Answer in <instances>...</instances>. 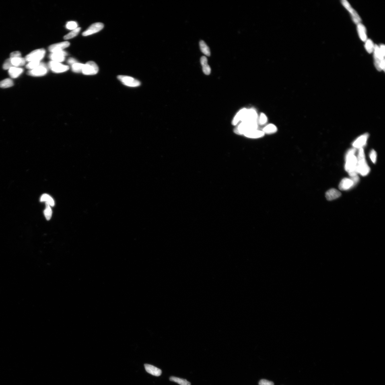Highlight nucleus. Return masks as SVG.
<instances>
[{
  "label": "nucleus",
  "instance_id": "a878e982",
  "mask_svg": "<svg viewBox=\"0 0 385 385\" xmlns=\"http://www.w3.org/2000/svg\"><path fill=\"white\" fill-rule=\"evenodd\" d=\"M199 45L201 51L205 55L208 56L211 55L209 48L204 41L201 40L200 42Z\"/></svg>",
  "mask_w": 385,
  "mask_h": 385
},
{
  "label": "nucleus",
  "instance_id": "9d476101",
  "mask_svg": "<svg viewBox=\"0 0 385 385\" xmlns=\"http://www.w3.org/2000/svg\"><path fill=\"white\" fill-rule=\"evenodd\" d=\"M342 4L346 8L348 11L351 13L352 18L356 24H358L361 21V19L356 11L354 10L349 5L348 2L346 0L342 1Z\"/></svg>",
  "mask_w": 385,
  "mask_h": 385
},
{
  "label": "nucleus",
  "instance_id": "c03bdc74",
  "mask_svg": "<svg viewBox=\"0 0 385 385\" xmlns=\"http://www.w3.org/2000/svg\"><path fill=\"white\" fill-rule=\"evenodd\" d=\"M380 67L381 69L383 70L384 71L385 69V60L384 58L381 60L380 62Z\"/></svg>",
  "mask_w": 385,
  "mask_h": 385
},
{
  "label": "nucleus",
  "instance_id": "f704fd0d",
  "mask_svg": "<svg viewBox=\"0 0 385 385\" xmlns=\"http://www.w3.org/2000/svg\"><path fill=\"white\" fill-rule=\"evenodd\" d=\"M365 48L369 53H372L374 49V45L372 40L370 39L367 40L365 43Z\"/></svg>",
  "mask_w": 385,
  "mask_h": 385
},
{
  "label": "nucleus",
  "instance_id": "b1692460",
  "mask_svg": "<svg viewBox=\"0 0 385 385\" xmlns=\"http://www.w3.org/2000/svg\"><path fill=\"white\" fill-rule=\"evenodd\" d=\"M10 58L11 64L13 67H19L24 66L26 63V61L25 58L20 57Z\"/></svg>",
  "mask_w": 385,
  "mask_h": 385
},
{
  "label": "nucleus",
  "instance_id": "72a5a7b5",
  "mask_svg": "<svg viewBox=\"0 0 385 385\" xmlns=\"http://www.w3.org/2000/svg\"><path fill=\"white\" fill-rule=\"evenodd\" d=\"M41 62L39 61H33L29 62L26 65L27 69L30 70L36 68L40 65Z\"/></svg>",
  "mask_w": 385,
  "mask_h": 385
},
{
  "label": "nucleus",
  "instance_id": "412c9836",
  "mask_svg": "<svg viewBox=\"0 0 385 385\" xmlns=\"http://www.w3.org/2000/svg\"><path fill=\"white\" fill-rule=\"evenodd\" d=\"M201 63L203 73L206 75H209L211 73V67L208 64V59L205 56H203L201 58Z\"/></svg>",
  "mask_w": 385,
  "mask_h": 385
},
{
  "label": "nucleus",
  "instance_id": "58836bf2",
  "mask_svg": "<svg viewBox=\"0 0 385 385\" xmlns=\"http://www.w3.org/2000/svg\"><path fill=\"white\" fill-rule=\"evenodd\" d=\"M21 53L20 52L15 51L11 52L10 54V58H20L21 57Z\"/></svg>",
  "mask_w": 385,
  "mask_h": 385
},
{
  "label": "nucleus",
  "instance_id": "a211bd4d",
  "mask_svg": "<svg viewBox=\"0 0 385 385\" xmlns=\"http://www.w3.org/2000/svg\"><path fill=\"white\" fill-rule=\"evenodd\" d=\"M374 51L375 65L377 69L380 71L382 70L380 67V62L383 59L381 55L380 49L377 45L374 46Z\"/></svg>",
  "mask_w": 385,
  "mask_h": 385
},
{
  "label": "nucleus",
  "instance_id": "e433bc0d",
  "mask_svg": "<svg viewBox=\"0 0 385 385\" xmlns=\"http://www.w3.org/2000/svg\"><path fill=\"white\" fill-rule=\"evenodd\" d=\"M13 67L12 64L11 63V59L10 58L8 59L5 60L3 66V68L4 70H9L11 67Z\"/></svg>",
  "mask_w": 385,
  "mask_h": 385
},
{
  "label": "nucleus",
  "instance_id": "20e7f679",
  "mask_svg": "<svg viewBox=\"0 0 385 385\" xmlns=\"http://www.w3.org/2000/svg\"><path fill=\"white\" fill-rule=\"evenodd\" d=\"M46 53L44 49H36L31 52L25 58L26 61H39L43 59Z\"/></svg>",
  "mask_w": 385,
  "mask_h": 385
},
{
  "label": "nucleus",
  "instance_id": "bb28decb",
  "mask_svg": "<svg viewBox=\"0 0 385 385\" xmlns=\"http://www.w3.org/2000/svg\"><path fill=\"white\" fill-rule=\"evenodd\" d=\"M13 85V81L11 79H6L0 81V87L2 88H9Z\"/></svg>",
  "mask_w": 385,
  "mask_h": 385
},
{
  "label": "nucleus",
  "instance_id": "79ce46f5",
  "mask_svg": "<svg viewBox=\"0 0 385 385\" xmlns=\"http://www.w3.org/2000/svg\"><path fill=\"white\" fill-rule=\"evenodd\" d=\"M77 63H78V62H77V60L73 58H70L67 61V63L71 66L73 65V64Z\"/></svg>",
  "mask_w": 385,
  "mask_h": 385
},
{
  "label": "nucleus",
  "instance_id": "4be33fe9",
  "mask_svg": "<svg viewBox=\"0 0 385 385\" xmlns=\"http://www.w3.org/2000/svg\"><path fill=\"white\" fill-rule=\"evenodd\" d=\"M23 69L20 67H13L9 69V74L13 79L17 78L23 72Z\"/></svg>",
  "mask_w": 385,
  "mask_h": 385
},
{
  "label": "nucleus",
  "instance_id": "4468645a",
  "mask_svg": "<svg viewBox=\"0 0 385 385\" xmlns=\"http://www.w3.org/2000/svg\"><path fill=\"white\" fill-rule=\"evenodd\" d=\"M247 109L246 108H243L237 113L232 121V124L233 125L236 126L243 121L246 117Z\"/></svg>",
  "mask_w": 385,
  "mask_h": 385
},
{
  "label": "nucleus",
  "instance_id": "4c0bfd02",
  "mask_svg": "<svg viewBox=\"0 0 385 385\" xmlns=\"http://www.w3.org/2000/svg\"><path fill=\"white\" fill-rule=\"evenodd\" d=\"M369 157L373 163H376L377 157V153L374 149L371 151L369 155Z\"/></svg>",
  "mask_w": 385,
  "mask_h": 385
},
{
  "label": "nucleus",
  "instance_id": "9b49d317",
  "mask_svg": "<svg viewBox=\"0 0 385 385\" xmlns=\"http://www.w3.org/2000/svg\"><path fill=\"white\" fill-rule=\"evenodd\" d=\"M368 137V134L365 133L358 138L352 143L354 148H363V147L366 145Z\"/></svg>",
  "mask_w": 385,
  "mask_h": 385
},
{
  "label": "nucleus",
  "instance_id": "dca6fc26",
  "mask_svg": "<svg viewBox=\"0 0 385 385\" xmlns=\"http://www.w3.org/2000/svg\"><path fill=\"white\" fill-rule=\"evenodd\" d=\"M258 117L257 112L254 108L248 109L246 117L243 121H257Z\"/></svg>",
  "mask_w": 385,
  "mask_h": 385
},
{
  "label": "nucleus",
  "instance_id": "423d86ee",
  "mask_svg": "<svg viewBox=\"0 0 385 385\" xmlns=\"http://www.w3.org/2000/svg\"><path fill=\"white\" fill-rule=\"evenodd\" d=\"M117 79L123 84L130 87H137L141 85L140 82L134 78L127 76L119 75Z\"/></svg>",
  "mask_w": 385,
  "mask_h": 385
},
{
  "label": "nucleus",
  "instance_id": "393cba45",
  "mask_svg": "<svg viewBox=\"0 0 385 385\" xmlns=\"http://www.w3.org/2000/svg\"><path fill=\"white\" fill-rule=\"evenodd\" d=\"M358 31L359 33L360 37L361 40L365 42L367 40V35L366 34V30L364 26L361 23H359L358 24L357 26Z\"/></svg>",
  "mask_w": 385,
  "mask_h": 385
},
{
  "label": "nucleus",
  "instance_id": "5701e85b",
  "mask_svg": "<svg viewBox=\"0 0 385 385\" xmlns=\"http://www.w3.org/2000/svg\"><path fill=\"white\" fill-rule=\"evenodd\" d=\"M264 134H273L275 133L277 131V128L275 124H270L266 125L262 130Z\"/></svg>",
  "mask_w": 385,
  "mask_h": 385
},
{
  "label": "nucleus",
  "instance_id": "aec40b11",
  "mask_svg": "<svg viewBox=\"0 0 385 385\" xmlns=\"http://www.w3.org/2000/svg\"><path fill=\"white\" fill-rule=\"evenodd\" d=\"M145 369L146 372L149 374L156 377L160 376L162 374V371L161 369L157 368V367L152 365L146 364L144 365Z\"/></svg>",
  "mask_w": 385,
  "mask_h": 385
},
{
  "label": "nucleus",
  "instance_id": "7ed1b4c3",
  "mask_svg": "<svg viewBox=\"0 0 385 385\" xmlns=\"http://www.w3.org/2000/svg\"><path fill=\"white\" fill-rule=\"evenodd\" d=\"M236 126L234 133L238 135H244L249 131L258 129V126L257 121H245L240 122Z\"/></svg>",
  "mask_w": 385,
  "mask_h": 385
},
{
  "label": "nucleus",
  "instance_id": "1a4fd4ad",
  "mask_svg": "<svg viewBox=\"0 0 385 385\" xmlns=\"http://www.w3.org/2000/svg\"><path fill=\"white\" fill-rule=\"evenodd\" d=\"M104 27V25L102 23H94L83 33V36H86L96 33L102 30Z\"/></svg>",
  "mask_w": 385,
  "mask_h": 385
},
{
  "label": "nucleus",
  "instance_id": "cd10ccee",
  "mask_svg": "<svg viewBox=\"0 0 385 385\" xmlns=\"http://www.w3.org/2000/svg\"><path fill=\"white\" fill-rule=\"evenodd\" d=\"M170 380L172 382L177 383L180 385H191V383L187 380L178 377H171Z\"/></svg>",
  "mask_w": 385,
  "mask_h": 385
},
{
  "label": "nucleus",
  "instance_id": "0eeeda50",
  "mask_svg": "<svg viewBox=\"0 0 385 385\" xmlns=\"http://www.w3.org/2000/svg\"><path fill=\"white\" fill-rule=\"evenodd\" d=\"M48 72V67L46 64L41 63L40 65L36 68L28 71L27 74L34 77H42L46 75Z\"/></svg>",
  "mask_w": 385,
  "mask_h": 385
},
{
  "label": "nucleus",
  "instance_id": "f3484780",
  "mask_svg": "<svg viewBox=\"0 0 385 385\" xmlns=\"http://www.w3.org/2000/svg\"><path fill=\"white\" fill-rule=\"evenodd\" d=\"M243 135L245 137L250 138V139H256L264 137L265 134L262 130L257 129L249 131L245 133Z\"/></svg>",
  "mask_w": 385,
  "mask_h": 385
},
{
  "label": "nucleus",
  "instance_id": "39448f33",
  "mask_svg": "<svg viewBox=\"0 0 385 385\" xmlns=\"http://www.w3.org/2000/svg\"><path fill=\"white\" fill-rule=\"evenodd\" d=\"M99 70L98 66L95 62L89 61L84 64L82 73L85 75H95L98 73Z\"/></svg>",
  "mask_w": 385,
  "mask_h": 385
},
{
  "label": "nucleus",
  "instance_id": "c9c22d12",
  "mask_svg": "<svg viewBox=\"0 0 385 385\" xmlns=\"http://www.w3.org/2000/svg\"><path fill=\"white\" fill-rule=\"evenodd\" d=\"M78 25L77 22L74 21H69L66 24V28L68 30H73L78 28Z\"/></svg>",
  "mask_w": 385,
  "mask_h": 385
},
{
  "label": "nucleus",
  "instance_id": "c756f323",
  "mask_svg": "<svg viewBox=\"0 0 385 385\" xmlns=\"http://www.w3.org/2000/svg\"><path fill=\"white\" fill-rule=\"evenodd\" d=\"M81 28L79 27L77 29H75L70 32L69 33L65 35L64 36V39L65 40H69L70 39H72L76 36L78 34H79L80 32Z\"/></svg>",
  "mask_w": 385,
  "mask_h": 385
},
{
  "label": "nucleus",
  "instance_id": "c85d7f7f",
  "mask_svg": "<svg viewBox=\"0 0 385 385\" xmlns=\"http://www.w3.org/2000/svg\"><path fill=\"white\" fill-rule=\"evenodd\" d=\"M268 121V118L266 114L264 113H261L259 116H258L257 119V123L258 126H264L267 124Z\"/></svg>",
  "mask_w": 385,
  "mask_h": 385
},
{
  "label": "nucleus",
  "instance_id": "f8f14e48",
  "mask_svg": "<svg viewBox=\"0 0 385 385\" xmlns=\"http://www.w3.org/2000/svg\"><path fill=\"white\" fill-rule=\"evenodd\" d=\"M67 55V52L62 50L52 52L50 54L49 58L52 61L61 63L65 60V57Z\"/></svg>",
  "mask_w": 385,
  "mask_h": 385
},
{
  "label": "nucleus",
  "instance_id": "f03ea898",
  "mask_svg": "<svg viewBox=\"0 0 385 385\" xmlns=\"http://www.w3.org/2000/svg\"><path fill=\"white\" fill-rule=\"evenodd\" d=\"M357 171L358 174L361 176L367 175L370 171V168L366 162L364 151L363 148L360 149L357 157Z\"/></svg>",
  "mask_w": 385,
  "mask_h": 385
},
{
  "label": "nucleus",
  "instance_id": "f257e3e1",
  "mask_svg": "<svg viewBox=\"0 0 385 385\" xmlns=\"http://www.w3.org/2000/svg\"><path fill=\"white\" fill-rule=\"evenodd\" d=\"M356 149L353 148L349 150L346 155L345 169L350 176H357V157L355 155Z\"/></svg>",
  "mask_w": 385,
  "mask_h": 385
},
{
  "label": "nucleus",
  "instance_id": "ea45409f",
  "mask_svg": "<svg viewBox=\"0 0 385 385\" xmlns=\"http://www.w3.org/2000/svg\"><path fill=\"white\" fill-rule=\"evenodd\" d=\"M259 385H274L273 382L266 380H262L259 382Z\"/></svg>",
  "mask_w": 385,
  "mask_h": 385
},
{
  "label": "nucleus",
  "instance_id": "37998d69",
  "mask_svg": "<svg viewBox=\"0 0 385 385\" xmlns=\"http://www.w3.org/2000/svg\"><path fill=\"white\" fill-rule=\"evenodd\" d=\"M351 179L353 181L354 183L355 184V185L358 182L359 180V177L357 175L355 176L352 177H351Z\"/></svg>",
  "mask_w": 385,
  "mask_h": 385
},
{
  "label": "nucleus",
  "instance_id": "a19ab883",
  "mask_svg": "<svg viewBox=\"0 0 385 385\" xmlns=\"http://www.w3.org/2000/svg\"><path fill=\"white\" fill-rule=\"evenodd\" d=\"M380 49L381 56L382 59H383L385 56V46L383 45H382Z\"/></svg>",
  "mask_w": 385,
  "mask_h": 385
},
{
  "label": "nucleus",
  "instance_id": "2f4dec72",
  "mask_svg": "<svg viewBox=\"0 0 385 385\" xmlns=\"http://www.w3.org/2000/svg\"><path fill=\"white\" fill-rule=\"evenodd\" d=\"M84 64L77 63L72 65V71L75 73H82Z\"/></svg>",
  "mask_w": 385,
  "mask_h": 385
},
{
  "label": "nucleus",
  "instance_id": "473e14b6",
  "mask_svg": "<svg viewBox=\"0 0 385 385\" xmlns=\"http://www.w3.org/2000/svg\"><path fill=\"white\" fill-rule=\"evenodd\" d=\"M44 213L46 219L49 220L52 217V211L50 205L47 202H46V208Z\"/></svg>",
  "mask_w": 385,
  "mask_h": 385
},
{
  "label": "nucleus",
  "instance_id": "2eb2a0df",
  "mask_svg": "<svg viewBox=\"0 0 385 385\" xmlns=\"http://www.w3.org/2000/svg\"><path fill=\"white\" fill-rule=\"evenodd\" d=\"M355 186L354 183L351 178H345L340 182L339 187L342 190H347Z\"/></svg>",
  "mask_w": 385,
  "mask_h": 385
},
{
  "label": "nucleus",
  "instance_id": "6e6552de",
  "mask_svg": "<svg viewBox=\"0 0 385 385\" xmlns=\"http://www.w3.org/2000/svg\"><path fill=\"white\" fill-rule=\"evenodd\" d=\"M49 67L53 72L60 73L67 71L69 69V66L64 65L58 62L51 61L48 64Z\"/></svg>",
  "mask_w": 385,
  "mask_h": 385
},
{
  "label": "nucleus",
  "instance_id": "6ab92c4d",
  "mask_svg": "<svg viewBox=\"0 0 385 385\" xmlns=\"http://www.w3.org/2000/svg\"><path fill=\"white\" fill-rule=\"evenodd\" d=\"M341 195V192L334 188L328 190L326 193V199L330 201L337 199Z\"/></svg>",
  "mask_w": 385,
  "mask_h": 385
},
{
  "label": "nucleus",
  "instance_id": "ddd939ff",
  "mask_svg": "<svg viewBox=\"0 0 385 385\" xmlns=\"http://www.w3.org/2000/svg\"><path fill=\"white\" fill-rule=\"evenodd\" d=\"M70 45V42L67 41L60 42L52 45L49 47V50L52 53L56 52L62 51Z\"/></svg>",
  "mask_w": 385,
  "mask_h": 385
},
{
  "label": "nucleus",
  "instance_id": "7c9ffc66",
  "mask_svg": "<svg viewBox=\"0 0 385 385\" xmlns=\"http://www.w3.org/2000/svg\"><path fill=\"white\" fill-rule=\"evenodd\" d=\"M41 202H47L50 206L53 207L54 205V202L52 198L50 196L47 194H43L40 198Z\"/></svg>",
  "mask_w": 385,
  "mask_h": 385
}]
</instances>
